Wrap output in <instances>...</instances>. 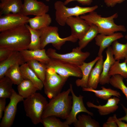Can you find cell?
Wrapping results in <instances>:
<instances>
[{
  "mask_svg": "<svg viewBox=\"0 0 127 127\" xmlns=\"http://www.w3.org/2000/svg\"><path fill=\"white\" fill-rule=\"evenodd\" d=\"M13 52L7 49L0 48V62L7 59Z\"/></svg>",
  "mask_w": 127,
  "mask_h": 127,
  "instance_id": "obj_37",
  "label": "cell"
},
{
  "mask_svg": "<svg viewBox=\"0 0 127 127\" xmlns=\"http://www.w3.org/2000/svg\"><path fill=\"white\" fill-rule=\"evenodd\" d=\"M126 81H127V79L126 80Z\"/></svg>",
  "mask_w": 127,
  "mask_h": 127,
  "instance_id": "obj_46",
  "label": "cell"
},
{
  "mask_svg": "<svg viewBox=\"0 0 127 127\" xmlns=\"http://www.w3.org/2000/svg\"><path fill=\"white\" fill-rule=\"evenodd\" d=\"M30 32L24 24L0 32V48L20 52L28 49Z\"/></svg>",
  "mask_w": 127,
  "mask_h": 127,
  "instance_id": "obj_1",
  "label": "cell"
},
{
  "mask_svg": "<svg viewBox=\"0 0 127 127\" xmlns=\"http://www.w3.org/2000/svg\"><path fill=\"white\" fill-rule=\"evenodd\" d=\"M111 47L112 54L116 61L125 59L127 55V43L122 44L116 40L112 43Z\"/></svg>",
  "mask_w": 127,
  "mask_h": 127,
  "instance_id": "obj_28",
  "label": "cell"
},
{
  "mask_svg": "<svg viewBox=\"0 0 127 127\" xmlns=\"http://www.w3.org/2000/svg\"><path fill=\"white\" fill-rule=\"evenodd\" d=\"M123 37L122 33L119 32L108 35L100 34H98L95 38L96 44L99 47L98 56L100 57L102 55V53L105 49L110 46L114 41Z\"/></svg>",
  "mask_w": 127,
  "mask_h": 127,
  "instance_id": "obj_15",
  "label": "cell"
},
{
  "mask_svg": "<svg viewBox=\"0 0 127 127\" xmlns=\"http://www.w3.org/2000/svg\"><path fill=\"white\" fill-rule=\"evenodd\" d=\"M123 79L120 75H114L111 76L109 83L114 87L120 90L127 99V87L123 82Z\"/></svg>",
  "mask_w": 127,
  "mask_h": 127,
  "instance_id": "obj_36",
  "label": "cell"
},
{
  "mask_svg": "<svg viewBox=\"0 0 127 127\" xmlns=\"http://www.w3.org/2000/svg\"><path fill=\"white\" fill-rule=\"evenodd\" d=\"M69 88L50 99L43 112L42 118L54 116L66 119L71 111L72 104V96Z\"/></svg>",
  "mask_w": 127,
  "mask_h": 127,
  "instance_id": "obj_2",
  "label": "cell"
},
{
  "mask_svg": "<svg viewBox=\"0 0 127 127\" xmlns=\"http://www.w3.org/2000/svg\"><path fill=\"white\" fill-rule=\"evenodd\" d=\"M80 16L89 24L96 26L100 34L108 35L118 31L125 32L127 31L124 25H117L115 23L114 19L118 16L117 13L108 17H103L94 11Z\"/></svg>",
  "mask_w": 127,
  "mask_h": 127,
  "instance_id": "obj_3",
  "label": "cell"
},
{
  "mask_svg": "<svg viewBox=\"0 0 127 127\" xmlns=\"http://www.w3.org/2000/svg\"><path fill=\"white\" fill-rule=\"evenodd\" d=\"M79 47L73 49L72 52L66 54H60L51 48L46 51L48 56L51 59L59 60L72 63L78 66L82 64L90 55L89 52H83Z\"/></svg>",
  "mask_w": 127,
  "mask_h": 127,
  "instance_id": "obj_8",
  "label": "cell"
},
{
  "mask_svg": "<svg viewBox=\"0 0 127 127\" xmlns=\"http://www.w3.org/2000/svg\"><path fill=\"white\" fill-rule=\"evenodd\" d=\"M20 52L26 63L30 60H34L45 64L50 59L47 55L44 48L33 50L27 49Z\"/></svg>",
  "mask_w": 127,
  "mask_h": 127,
  "instance_id": "obj_21",
  "label": "cell"
},
{
  "mask_svg": "<svg viewBox=\"0 0 127 127\" xmlns=\"http://www.w3.org/2000/svg\"><path fill=\"white\" fill-rule=\"evenodd\" d=\"M103 127H117L118 126L113 116H110L108 119L107 121L104 123Z\"/></svg>",
  "mask_w": 127,
  "mask_h": 127,
  "instance_id": "obj_38",
  "label": "cell"
},
{
  "mask_svg": "<svg viewBox=\"0 0 127 127\" xmlns=\"http://www.w3.org/2000/svg\"><path fill=\"white\" fill-rule=\"evenodd\" d=\"M49 7L43 2L37 0H24L21 13L27 16L33 15L38 16L47 13Z\"/></svg>",
  "mask_w": 127,
  "mask_h": 127,
  "instance_id": "obj_13",
  "label": "cell"
},
{
  "mask_svg": "<svg viewBox=\"0 0 127 127\" xmlns=\"http://www.w3.org/2000/svg\"><path fill=\"white\" fill-rule=\"evenodd\" d=\"M68 78L60 75L52 68H47L43 83L47 97L51 99L60 93Z\"/></svg>",
  "mask_w": 127,
  "mask_h": 127,
  "instance_id": "obj_7",
  "label": "cell"
},
{
  "mask_svg": "<svg viewBox=\"0 0 127 127\" xmlns=\"http://www.w3.org/2000/svg\"><path fill=\"white\" fill-rule=\"evenodd\" d=\"M101 87L102 89L100 90H96L90 87H83L82 90L83 91L93 92L96 97L104 100H107L112 96L119 98L121 96L120 93L116 90L106 88L103 86Z\"/></svg>",
  "mask_w": 127,
  "mask_h": 127,
  "instance_id": "obj_24",
  "label": "cell"
},
{
  "mask_svg": "<svg viewBox=\"0 0 127 127\" xmlns=\"http://www.w3.org/2000/svg\"><path fill=\"white\" fill-rule=\"evenodd\" d=\"M10 102L6 107L4 115L0 123V127H10L12 125L16 114L18 103L23 101L24 98L13 89Z\"/></svg>",
  "mask_w": 127,
  "mask_h": 127,
  "instance_id": "obj_10",
  "label": "cell"
},
{
  "mask_svg": "<svg viewBox=\"0 0 127 127\" xmlns=\"http://www.w3.org/2000/svg\"><path fill=\"white\" fill-rule=\"evenodd\" d=\"M74 1H76L83 5H90L92 2V0H65L64 3L65 5H66L70 2Z\"/></svg>",
  "mask_w": 127,
  "mask_h": 127,
  "instance_id": "obj_40",
  "label": "cell"
},
{
  "mask_svg": "<svg viewBox=\"0 0 127 127\" xmlns=\"http://www.w3.org/2000/svg\"><path fill=\"white\" fill-rule=\"evenodd\" d=\"M20 52L14 51L5 60L0 62V79L5 76L8 70L16 64L20 65L26 63Z\"/></svg>",
  "mask_w": 127,
  "mask_h": 127,
  "instance_id": "obj_16",
  "label": "cell"
},
{
  "mask_svg": "<svg viewBox=\"0 0 127 127\" xmlns=\"http://www.w3.org/2000/svg\"><path fill=\"white\" fill-rule=\"evenodd\" d=\"M55 12V20L60 25L63 26L66 24L67 19L71 16H78L94 11L98 8L97 5L91 7H82L76 5L74 7H67L64 2L56 1L54 4Z\"/></svg>",
  "mask_w": 127,
  "mask_h": 127,
  "instance_id": "obj_5",
  "label": "cell"
},
{
  "mask_svg": "<svg viewBox=\"0 0 127 127\" xmlns=\"http://www.w3.org/2000/svg\"><path fill=\"white\" fill-rule=\"evenodd\" d=\"M113 116L115 119L116 122L119 127H127V123L122 121L119 120L117 117L116 114H114Z\"/></svg>",
  "mask_w": 127,
  "mask_h": 127,
  "instance_id": "obj_42",
  "label": "cell"
},
{
  "mask_svg": "<svg viewBox=\"0 0 127 127\" xmlns=\"http://www.w3.org/2000/svg\"><path fill=\"white\" fill-rule=\"evenodd\" d=\"M52 20L50 15L46 13L43 15L36 16L28 20L29 26L33 29L40 30L44 27L49 26Z\"/></svg>",
  "mask_w": 127,
  "mask_h": 127,
  "instance_id": "obj_26",
  "label": "cell"
},
{
  "mask_svg": "<svg viewBox=\"0 0 127 127\" xmlns=\"http://www.w3.org/2000/svg\"><path fill=\"white\" fill-rule=\"evenodd\" d=\"M20 68L24 79L30 80L39 90H41L44 87L43 81L29 67L28 64L24 63L20 65Z\"/></svg>",
  "mask_w": 127,
  "mask_h": 127,
  "instance_id": "obj_23",
  "label": "cell"
},
{
  "mask_svg": "<svg viewBox=\"0 0 127 127\" xmlns=\"http://www.w3.org/2000/svg\"><path fill=\"white\" fill-rule=\"evenodd\" d=\"M20 65L16 64L9 68L5 76L8 78L13 84L18 85L24 79L20 69Z\"/></svg>",
  "mask_w": 127,
  "mask_h": 127,
  "instance_id": "obj_33",
  "label": "cell"
},
{
  "mask_svg": "<svg viewBox=\"0 0 127 127\" xmlns=\"http://www.w3.org/2000/svg\"><path fill=\"white\" fill-rule=\"evenodd\" d=\"M17 89L19 94L25 99L39 90L31 81L26 79H24L17 85Z\"/></svg>",
  "mask_w": 127,
  "mask_h": 127,
  "instance_id": "obj_25",
  "label": "cell"
},
{
  "mask_svg": "<svg viewBox=\"0 0 127 127\" xmlns=\"http://www.w3.org/2000/svg\"><path fill=\"white\" fill-rule=\"evenodd\" d=\"M126 0H103L106 5L108 7H113L117 4L122 3ZM127 1V0H126Z\"/></svg>",
  "mask_w": 127,
  "mask_h": 127,
  "instance_id": "obj_39",
  "label": "cell"
},
{
  "mask_svg": "<svg viewBox=\"0 0 127 127\" xmlns=\"http://www.w3.org/2000/svg\"><path fill=\"white\" fill-rule=\"evenodd\" d=\"M26 26L30 33V41L28 46V49L33 50L41 49L39 30L34 29L27 24H26Z\"/></svg>",
  "mask_w": 127,
  "mask_h": 127,
  "instance_id": "obj_32",
  "label": "cell"
},
{
  "mask_svg": "<svg viewBox=\"0 0 127 127\" xmlns=\"http://www.w3.org/2000/svg\"><path fill=\"white\" fill-rule=\"evenodd\" d=\"M105 52L106 58L103 63L99 83L102 85L109 83L111 77L109 75V72L111 66L116 61L112 54L111 46L107 48Z\"/></svg>",
  "mask_w": 127,
  "mask_h": 127,
  "instance_id": "obj_18",
  "label": "cell"
},
{
  "mask_svg": "<svg viewBox=\"0 0 127 127\" xmlns=\"http://www.w3.org/2000/svg\"><path fill=\"white\" fill-rule=\"evenodd\" d=\"M6 99L4 98H0V119L3 117V113L6 107Z\"/></svg>",
  "mask_w": 127,
  "mask_h": 127,
  "instance_id": "obj_41",
  "label": "cell"
},
{
  "mask_svg": "<svg viewBox=\"0 0 127 127\" xmlns=\"http://www.w3.org/2000/svg\"><path fill=\"white\" fill-rule=\"evenodd\" d=\"M121 105L125 113V115L124 116L119 118L118 119L119 120L125 121L127 122V108L122 104H121Z\"/></svg>",
  "mask_w": 127,
  "mask_h": 127,
  "instance_id": "obj_43",
  "label": "cell"
},
{
  "mask_svg": "<svg viewBox=\"0 0 127 127\" xmlns=\"http://www.w3.org/2000/svg\"><path fill=\"white\" fill-rule=\"evenodd\" d=\"M40 123L44 127H69L65 121L62 122L58 117L49 116L42 118Z\"/></svg>",
  "mask_w": 127,
  "mask_h": 127,
  "instance_id": "obj_35",
  "label": "cell"
},
{
  "mask_svg": "<svg viewBox=\"0 0 127 127\" xmlns=\"http://www.w3.org/2000/svg\"><path fill=\"white\" fill-rule=\"evenodd\" d=\"M47 68L54 69L60 75L68 78L73 76L81 78L82 73L78 66L72 63L58 59L50 58L44 64Z\"/></svg>",
  "mask_w": 127,
  "mask_h": 127,
  "instance_id": "obj_9",
  "label": "cell"
},
{
  "mask_svg": "<svg viewBox=\"0 0 127 127\" xmlns=\"http://www.w3.org/2000/svg\"><path fill=\"white\" fill-rule=\"evenodd\" d=\"M69 88L72 97V104L71 111L65 122L70 125L77 121V115L80 112H85L91 116H93L94 114L88 111L85 107L83 102V96L80 95L77 96L75 95L71 84H70Z\"/></svg>",
  "mask_w": 127,
  "mask_h": 127,
  "instance_id": "obj_11",
  "label": "cell"
},
{
  "mask_svg": "<svg viewBox=\"0 0 127 127\" xmlns=\"http://www.w3.org/2000/svg\"><path fill=\"white\" fill-rule=\"evenodd\" d=\"M26 63L29 67L43 83L47 68L45 64L34 60H30Z\"/></svg>",
  "mask_w": 127,
  "mask_h": 127,
  "instance_id": "obj_31",
  "label": "cell"
},
{
  "mask_svg": "<svg viewBox=\"0 0 127 127\" xmlns=\"http://www.w3.org/2000/svg\"><path fill=\"white\" fill-rule=\"evenodd\" d=\"M90 27L83 36L79 40V47L82 50L85 48L99 33L97 27L93 24H90Z\"/></svg>",
  "mask_w": 127,
  "mask_h": 127,
  "instance_id": "obj_27",
  "label": "cell"
},
{
  "mask_svg": "<svg viewBox=\"0 0 127 127\" xmlns=\"http://www.w3.org/2000/svg\"><path fill=\"white\" fill-rule=\"evenodd\" d=\"M125 38L127 40V34L125 36ZM124 61L127 63V55L125 58Z\"/></svg>",
  "mask_w": 127,
  "mask_h": 127,
  "instance_id": "obj_44",
  "label": "cell"
},
{
  "mask_svg": "<svg viewBox=\"0 0 127 127\" xmlns=\"http://www.w3.org/2000/svg\"><path fill=\"white\" fill-rule=\"evenodd\" d=\"M11 80L5 76L0 79V98H10L13 90Z\"/></svg>",
  "mask_w": 127,
  "mask_h": 127,
  "instance_id": "obj_29",
  "label": "cell"
},
{
  "mask_svg": "<svg viewBox=\"0 0 127 127\" xmlns=\"http://www.w3.org/2000/svg\"><path fill=\"white\" fill-rule=\"evenodd\" d=\"M39 30L41 49L44 48L48 44H51L56 49L60 50L66 42L75 43L78 40L71 35L65 38H61L58 34V28L55 26H49Z\"/></svg>",
  "mask_w": 127,
  "mask_h": 127,
  "instance_id": "obj_6",
  "label": "cell"
},
{
  "mask_svg": "<svg viewBox=\"0 0 127 127\" xmlns=\"http://www.w3.org/2000/svg\"><path fill=\"white\" fill-rule=\"evenodd\" d=\"M50 0H46V1H47L48 2Z\"/></svg>",
  "mask_w": 127,
  "mask_h": 127,
  "instance_id": "obj_45",
  "label": "cell"
},
{
  "mask_svg": "<svg viewBox=\"0 0 127 127\" xmlns=\"http://www.w3.org/2000/svg\"><path fill=\"white\" fill-rule=\"evenodd\" d=\"M30 18L21 13H10L0 16V32L27 24Z\"/></svg>",
  "mask_w": 127,
  "mask_h": 127,
  "instance_id": "obj_12",
  "label": "cell"
},
{
  "mask_svg": "<svg viewBox=\"0 0 127 127\" xmlns=\"http://www.w3.org/2000/svg\"><path fill=\"white\" fill-rule=\"evenodd\" d=\"M120 101V99L119 98L114 96L108 99L106 104L103 105H96L89 101L87 102L86 104L89 107L97 109L100 115L104 116L115 111L119 108L118 104Z\"/></svg>",
  "mask_w": 127,
  "mask_h": 127,
  "instance_id": "obj_17",
  "label": "cell"
},
{
  "mask_svg": "<svg viewBox=\"0 0 127 127\" xmlns=\"http://www.w3.org/2000/svg\"><path fill=\"white\" fill-rule=\"evenodd\" d=\"M99 57V58L91 71L88 81V87L96 89L99 83L103 62V56Z\"/></svg>",
  "mask_w": 127,
  "mask_h": 127,
  "instance_id": "obj_22",
  "label": "cell"
},
{
  "mask_svg": "<svg viewBox=\"0 0 127 127\" xmlns=\"http://www.w3.org/2000/svg\"><path fill=\"white\" fill-rule=\"evenodd\" d=\"M66 23L71 28V35L78 40L83 36L90 27V25L80 16L70 17Z\"/></svg>",
  "mask_w": 127,
  "mask_h": 127,
  "instance_id": "obj_14",
  "label": "cell"
},
{
  "mask_svg": "<svg viewBox=\"0 0 127 127\" xmlns=\"http://www.w3.org/2000/svg\"><path fill=\"white\" fill-rule=\"evenodd\" d=\"M23 101L26 116L34 124L40 123L48 103L46 98L40 93L36 92Z\"/></svg>",
  "mask_w": 127,
  "mask_h": 127,
  "instance_id": "obj_4",
  "label": "cell"
},
{
  "mask_svg": "<svg viewBox=\"0 0 127 127\" xmlns=\"http://www.w3.org/2000/svg\"><path fill=\"white\" fill-rule=\"evenodd\" d=\"M99 58L98 56L92 61L88 63L85 62L79 66L82 73L80 79H76L75 81L76 85L78 87H88V81L91 71L93 67Z\"/></svg>",
  "mask_w": 127,
  "mask_h": 127,
  "instance_id": "obj_19",
  "label": "cell"
},
{
  "mask_svg": "<svg viewBox=\"0 0 127 127\" xmlns=\"http://www.w3.org/2000/svg\"><path fill=\"white\" fill-rule=\"evenodd\" d=\"M120 60H116L111 66L109 73L110 76L118 74L124 78L127 79V63L124 61L120 63Z\"/></svg>",
  "mask_w": 127,
  "mask_h": 127,
  "instance_id": "obj_34",
  "label": "cell"
},
{
  "mask_svg": "<svg viewBox=\"0 0 127 127\" xmlns=\"http://www.w3.org/2000/svg\"><path fill=\"white\" fill-rule=\"evenodd\" d=\"M91 115L82 114L78 115L77 121L73 124L75 127H99V123L92 119Z\"/></svg>",
  "mask_w": 127,
  "mask_h": 127,
  "instance_id": "obj_30",
  "label": "cell"
},
{
  "mask_svg": "<svg viewBox=\"0 0 127 127\" xmlns=\"http://www.w3.org/2000/svg\"><path fill=\"white\" fill-rule=\"evenodd\" d=\"M0 16L10 13H21L23 4L21 0H0Z\"/></svg>",
  "mask_w": 127,
  "mask_h": 127,
  "instance_id": "obj_20",
  "label": "cell"
}]
</instances>
